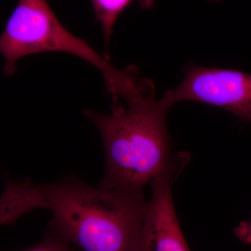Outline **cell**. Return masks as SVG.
I'll return each mask as SVG.
<instances>
[{
	"label": "cell",
	"mask_w": 251,
	"mask_h": 251,
	"mask_svg": "<svg viewBox=\"0 0 251 251\" xmlns=\"http://www.w3.org/2000/svg\"><path fill=\"white\" fill-rule=\"evenodd\" d=\"M48 52L72 54L90 63L103 74L109 93L120 98H125L140 85L142 77L136 67L124 70L114 67L110 59L68 30L46 0H19L0 35L4 75H14L20 59Z\"/></svg>",
	"instance_id": "obj_3"
},
{
	"label": "cell",
	"mask_w": 251,
	"mask_h": 251,
	"mask_svg": "<svg viewBox=\"0 0 251 251\" xmlns=\"http://www.w3.org/2000/svg\"><path fill=\"white\" fill-rule=\"evenodd\" d=\"M181 169L173 168L151 183L152 196L148 202L138 251H191L175 214L171 184Z\"/></svg>",
	"instance_id": "obj_5"
},
{
	"label": "cell",
	"mask_w": 251,
	"mask_h": 251,
	"mask_svg": "<svg viewBox=\"0 0 251 251\" xmlns=\"http://www.w3.org/2000/svg\"><path fill=\"white\" fill-rule=\"evenodd\" d=\"M160 100L168 109L186 100L208 104L251 124V74L189 64L179 85Z\"/></svg>",
	"instance_id": "obj_4"
},
{
	"label": "cell",
	"mask_w": 251,
	"mask_h": 251,
	"mask_svg": "<svg viewBox=\"0 0 251 251\" xmlns=\"http://www.w3.org/2000/svg\"><path fill=\"white\" fill-rule=\"evenodd\" d=\"M133 1H138L144 9H150L153 5V0H90L96 20L103 31L106 51H108L115 23Z\"/></svg>",
	"instance_id": "obj_6"
},
{
	"label": "cell",
	"mask_w": 251,
	"mask_h": 251,
	"mask_svg": "<svg viewBox=\"0 0 251 251\" xmlns=\"http://www.w3.org/2000/svg\"><path fill=\"white\" fill-rule=\"evenodd\" d=\"M20 251H75L69 243L63 240L55 234L50 232L37 245Z\"/></svg>",
	"instance_id": "obj_7"
},
{
	"label": "cell",
	"mask_w": 251,
	"mask_h": 251,
	"mask_svg": "<svg viewBox=\"0 0 251 251\" xmlns=\"http://www.w3.org/2000/svg\"><path fill=\"white\" fill-rule=\"evenodd\" d=\"M41 187L51 233L80 251H138L143 191L95 188L73 176Z\"/></svg>",
	"instance_id": "obj_2"
},
{
	"label": "cell",
	"mask_w": 251,
	"mask_h": 251,
	"mask_svg": "<svg viewBox=\"0 0 251 251\" xmlns=\"http://www.w3.org/2000/svg\"><path fill=\"white\" fill-rule=\"evenodd\" d=\"M113 96L110 113L85 110L97 126L103 140L105 171L100 187L129 191H143L158 176L177 167L182 160H175L167 131L168 109L154 91L125 100Z\"/></svg>",
	"instance_id": "obj_1"
}]
</instances>
